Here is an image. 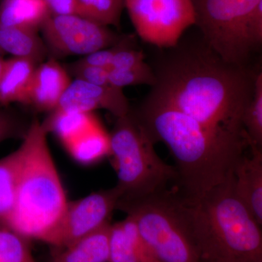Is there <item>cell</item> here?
Wrapping results in <instances>:
<instances>
[{
  "label": "cell",
  "instance_id": "obj_12",
  "mask_svg": "<svg viewBox=\"0 0 262 262\" xmlns=\"http://www.w3.org/2000/svg\"><path fill=\"white\" fill-rule=\"evenodd\" d=\"M250 149L251 155H243L234 165V190L262 227V149L253 146Z\"/></svg>",
  "mask_w": 262,
  "mask_h": 262
},
{
  "label": "cell",
  "instance_id": "obj_22",
  "mask_svg": "<svg viewBox=\"0 0 262 262\" xmlns=\"http://www.w3.org/2000/svg\"><path fill=\"white\" fill-rule=\"evenodd\" d=\"M0 262H37L30 239L3 222H0Z\"/></svg>",
  "mask_w": 262,
  "mask_h": 262
},
{
  "label": "cell",
  "instance_id": "obj_2",
  "mask_svg": "<svg viewBox=\"0 0 262 262\" xmlns=\"http://www.w3.org/2000/svg\"><path fill=\"white\" fill-rule=\"evenodd\" d=\"M130 111L155 144L168 146L177 165V187L188 199L224 182L250 148L247 141L212 130L149 94Z\"/></svg>",
  "mask_w": 262,
  "mask_h": 262
},
{
  "label": "cell",
  "instance_id": "obj_13",
  "mask_svg": "<svg viewBox=\"0 0 262 262\" xmlns=\"http://www.w3.org/2000/svg\"><path fill=\"white\" fill-rule=\"evenodd\" d=\"M71 81L68 71L56 60L51 59L42 63L34 72L29 105L39 111L52 113Z\"/></svg>",
  "mask_w": 262,
  "mask_h": 262
},
{
  "label": "cell",
  "instance_id": "obj_6",
  "mask_svg": "<svg viewBox=\"0 0 262 262\" xmlns=\"http://www.w3.org/2000/svg\"><path fill=\"white\" fill-rule=\"evenodd\" d=\"M154 145L130 110L117 118L110 135V155L116 170L120 200L146 196L178 181L176 167L165 163L157 154Z\"/></svg>",
  "mask_w": 262,
  "mask_h": 262
},
{
  "label": "cell",
  "instance_id": "obj_19",
  "mask_svg": "<svg viewBox=\"0 0 262 262\" xmlns=\"http://www.w3.org/2000/svg\"><path fill=\"white\" fill-rule=\"evenodd\" d=\"M42 123L48 134L54 133L65 146L97 125L98 122L92 113L52 112Z\"/></svg>",
  "mask_w": 262,
  "mask_h": 262
},
{
  "label": "cell",
  "instance_id": "obj_27",
  "mask_svg": "<svg viewBox=\"0 0 262 262\" xmlns=\"http://www.w3.org/2000/svg\"><path fill=\"white\" fill-rule=\"evenodd\" d=\"M108 70L101 67L81 64L77 61L69 67V71L75 79L104 88L113 86L108 80Z\"/></svg>",
  "mask_w": 262,
  "mask_h": 262
},
{
  "label": "cell",
  "instance_id": "obj_20",
  "mask_svg": "<svg viewBox=\"0 0 262 262\" xmlns=\"http://www.w3.org/2000/svg\"><path fill=\"white\" fill-rule=\"evenodd\" d=\"M23 149L0 159V222L7 223L14 208Z\"/></svg>",
  "mask_w": 262,
  "mask_h": 262
},
{
  "label": "cell",
  "instance_id": "obj_4",
  "mask_svg": "<svg viewBox=\"0 0 262 262\" xmlns=\"http://www.w3.org/2000/svg\"><path fill=\"white\" fill-rule=\"evenodd\" d=\"M186 199L201 262H262L261 227L236 196L233 173Z\"/></svg>",
  "mask_w": 262,
  "mask_h": 262
},
{
  "label": "cell",
  "instance_id": "obj_21",
  "mask_svg": "<svg viewBox=\"0 0 262 262\" xmlns=\"http://www.w3.org/2000/svg\"><path fill=\"white\" fill-rule=\"evenodd\" d=\"M65 147L79 163H94L110 154V136L98 124Z\"/></svg>",
  "mask_w": 262,
  "mask_h": 262
},
{
  "label": "cell",
  "instance_id": "obj_31",
  "mask_svg": "<svg viewBox=\"0 0 262 262\" xmlns=\"http://www.w3.org/2000/svg\"><path fill=\"white\" fill-rule=\"evenodd\" d=\"M5 61V60L0 56V78H1L2 73H3V68H4Z\"/></svg>",
  "mask_w": 262,
  "mask_h": 262
},
{
  "label": "cell",
  "instance_id": "obj_25",
  "mask_svg": "<svg viewBox=\"0 0 262 262\" xmlns=\"http://www.w3.org/2000/svg\"><path fill=\"white\" fill-rule=\"evenodd\" d=\"M108 76L112 84L121 89L137 84H148L152 87L157 82L154 71L146 63L129 70L108 69Z\"/></svg>",
  "mask_w": 262,
  "mask_h": 262
},
{
  "label": "cell",
  "instance_id": "obj_28",
  "mask_svg": "<svg viewBox=\"0 0 262 262\" xmlns=\"http://www.w3.org/2000/svg\"><path fill=\"white\" fill-rule=\"evenodd\" d=\"M29 127H26L21 120L14 114L0 108V143L16 138L24 139Z\"/></svg>",
  "mask_w": 262,
  "mask_h": 262
},
{
  "label": "cell",
  "instance_id": "obj_10",
  "mask_svg": "<svg viewBox=\"0 0 262 262\" xmlns=\"http://www.w3.org/2000/svg\"><path fill=\"white\" fill-rule=\"evenodd\" d=\"M121 198L118 188L103 189L79 200L69 201L63 220L60 248L92 233L110 223Z\"/></svg>",
  "mask_w": 262,
  "mask_h": 262
},
{
  "label": "cell",
  "instance_id": "obj_11",
  "mask_svg": "<svg viewBox=\"0 0 262 262\" xmlns=\"http://www.w3.org/2000/svg\"><path fill=\"white\" fill-rule=\"evenodd\" d=\"M100 108L107 110L116 118L125 116L130 110L122 89L114 85L101 87L75 79L71 81L53 112L92 113Z\"/></svg>",
  "mask_w": 262,
  "mask_h": 262
},
{
  "label": "cell",
  "instance_id": "obj_3",
  "mask_svg": "<svg viewBox=\"0 0 262 262\" xmlns=\"http://www.w3.org/2000/svg\"><path fill=\"white\" fill-rule=\"evenodd\" d=\"M42 122L33 120L23 139L14 208L7 224L32 241L60 248L68 200Z\"/></svg>",
  "mask_w": 262,
  "mask_h": 262
},
{
  "label": "cell",
  "instance_id": "obj_5",
  "mask_svg": "<svg viewBox=\"0 0 262 262\" xmlns=\"http://www.w3.org/2000/svg\"><path fill=\"white\" fill-rule=\"evenodd\" d=\"M117 209L132 219L160 261L201 262L189 205L178 188H165L136 199L120 200Z\"/></svg>",
  "mask_w": 262,
  "mask_h": 262
},
{
  "label": "cell",
  "instance_id": "obj_16",
  "mask_svg": "<svg viewBox=\"0 0 262 262\" xmlns=\"http://www.w3.org/2000/svg\"><path fill=\"white\" fill-rule=\"evenodd\" d=\"M112 224L77 239L54 255L52 262H108Z\"/></svg>",
  "mask_w": 262,
  "mask_h": 262
},
{
  "label": "cell",
  "instance_id": "obj_17",
  "mask_svg": "<svg viewBox=\"0 0 262 262\" xmlns=\"http://www.w3.org/2000/svg\"><path fill=\"white\" fill-rule=\"evenodd\" d=\"M49 15L45 0H3L0 26L37 32Z\"/></svg>",
  "mask_w": 262,
  "mask_h": 262
},
{
  "label": "cell",
  "instance_id": "obj_23",
  "mask_svg": "<svg viewBox=\"0 0 262 262\" xmlns=\"http://www.w3.org/2000/svg\"><path fill=\"white\" fill-rule=\"evenodd\" d=\"M79 15L108 27H119L124 0H77Z\"/></svg>",
  "mask_w": 262,
  "mask_h": 262
},
{
  "label": "cell",
  "instance_id": "obj_24",
  "mask_svg": "<svg viewBox=\"0 0 262 262\" xmlns=\"http://www.w3.org/2000/svg\"><path fill=\"white\" fill-rule=\"evenodd\" d=\"M244 126L247 134L250 147L262 149V72L256 74L254 94L244 115Z\"/></svg>",
  "mask_w": 262,
  "mask_h": 262
},
{
  "label": "cell",
  "instance_id": "obj_7",
  "mask_svg": "<svg viewBox=\"0 0 262 262\" xmlns=\"http://www.w3.org/2000/svg\"><path fill=\"white\" fill-rule=\"evenodd\" d=\"M205 42L225 61L248 66L255 52L248 35L253 10L261 0H191Z\"/></svg>",
  "mask_w": 262,
  "mask_h": 262
},
{
  "label": "cell",
  "instance_id": "obj_29",
  "mask_svg": "<svg viewBox=\"0 0 262 262\" xmlns=\"http://www.w3.org/2000/svg\"><path fill=\"white\" fill-rule=\"evenodd\" d=\"M145 56L142 51H137L134 46H129L117 52L114 56L110 69L129 70L146 63Z\"/></svg>",
  "mask_w": 262,
  "mask_h": 262
},
{
  "label": "cell",
  "instance_id": "obj_30",
  "mask_svg": "<svg viewBox=\"0 0 262 262\" xmlns=\"http://www.w3.org/2000/svg\"><path fill=\"white\" fill-rule=\"evenodd\" d=\"M50 15H79L77 0H45Z\"/></svg>",
  "mask_w": 262,
  "mask_h": 262
},
{
  "label": "cell",
  "instance_id": "obj_9",
  "mask_svg": "<svg viewBox=\"0 0 262 262\" xmlns=\"http://www.w3.org/2000/svg\"><path fill=\"white\" fill-rule=\"evenodd\" d=\"M40 29L48 51L58 57L86 56L113 46L122 37L80 15H49Z\"/></svg>",
  "mask_w": 262,
  "mask_h": 262
},
{
  "label": "cell",
  "instance_id": "obj_1",
  "mask_svg": "<svg viewBox=\"0 0 262 262\" xmlns=\"http://www.w3.org/2000/svg\"><path fill=\"white\" fill-rule=\"evenodd\" d=\"M170 49L151 67L157 82L148 94L212 130L249 142L243 120L258 70L225 61L203 38Z\"/></svg>",
  "mask_w": 262,
  "mask_h": 262
},
{
  "label": "cell",
  "instance_id": "obj_8",
  "mask_svg": "<svg viewBox=\"0 0 262 262\" xmlns=\"http://www.w3.org/2000/svg\"><path fill=\"white\" fill-rule=\"evenodd\" d=\"M124 8L139 37L159 48L175 47L195 25L191 0H124Z\"/></svg>",
  "mask_w": 262,
  "mask_h": 262
},
{
  "label": "cell",
  "instance_id": "obj_26",
  "mask_svg": "<svg viewBox=\"0 0 262 262\" xmlns=\"http://www.w3.org/2000/svg\"><path fill=\"white\" fill-rule=\"evenodd\" d=\"M135 42L136 39L134 36H122L121 39L117 44L114 45L111 47L93 52L90 54L86 55L83 58L79 60L77 62L81 64L110 69L114 56L117 52L129 46H134Z\"/></svg>",
  "mask_w": 262,
  "mask_h": 262
},
{
  "label": "cell",
  "instance_id": "obj_18",
  "mask_svg": "<svg viewBox=\"0 0 262 262\" xmlns=\"http://www.w3.org/2000/svg\"><path fill=\"white\" fill-rule=\"evenodd\" d=\"M0 51L13 57L29 58L37 63L48 52L36 31L3 26H0Z\"/></svg>",
  "mask_w": 262,
  "mask_h": 262
},
{
  "label": "cell",
  "instance_id": "obj_14",
  "mask_svg": "<svg viewBox=\"0 0 262 262\" xmlns=\"http://www.w3.org/2000/svg\"><path fill=\"white\" fill-rule=\"evenodd\" d=\"M108 262H162L141 237L136 224L127 216L111 225Z\"/></svg>",
  "mask_w": 262,
  "mask_h": 262
},
{
  "label": "cell",
  "instance_id": "obj_15",
  "mask_svg": "<svg viewBox=\"0 0 262 262\" xmlns=\"http://www.w3.org/2000/svg\"><path fill=\"white\" fill-rule=\"evenodd\" d=\"M35 61L20 57L5 60L0 78V104L18 102L29 105Z\"/></svg>",
  "mask_w": 262,
  "mask_h": 262
}]
</instances>
